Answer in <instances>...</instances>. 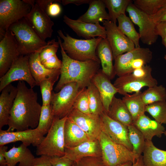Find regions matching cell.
Listing matches in <instances>:
<instances>
[{
  "label": "cell",
  "mask_w": 166,
  "mask_h": 166,
  "mask_svg": "<svg viewBox=\"0 0 166 166\" xmlns=\"http://www.w3.org/2000/svg\"><path fill=\"white\" fill-rule=\"evenodd\" d=\"M91 0H62L61 3L64 5L73 4L78 6L84 4H89Z\"/></svg>",
  "instance_id": "49"
},
{
  "label": "cell",
  "mask_w": 166,
  "mask_h": 166,
  "mask_svg": "<svg viewBox=\"0 0 166 166\" xmlns=\"http://www.w3.org/2000/svg\"><path fill=\"white\" fill-rule=\"evenodd\" d=\"M20 55L17 41L12 32L8 30L0 42V77L9 70Z\"/></svg>",
  "instance_id": "16"
},
{
  "label": "cell",
  "mask_w": 166,
  "mask_h": 166,
  "mask_svg": "<svg viewBox=\"0 0 166 166\" xmlns=\"http://www.w3.org/2000/svg\"><path fill=\"white\" fill-rule=\"evenodd\" d=\"M81 89L77 83L73 82L65 84L57 93L53 91L50 104L54 117L62 118L67 116Z\"/></svg>",
  "instance_id": "10"
},
{
  "label": "cell",
  "mask_w": 166,
  "mask_h": 166,
  "mask_svg": "<svg viewBox=\"0 0 166 166\" xmlns=\"http://www.w3.org/2000/svg\"><path fill=\"white\" fill-rule=\"evenodd\" d=\"M162 43L166 48V37L162 38ZM164 58L166 60V54L165 55Z\"/></svg>",
  "instance_id": "53"
},
{
  "label": "cell",
  "mask_w": 166,
  "mask_h": 166,
  "mask_svg": "<svg viewBox=\"0 0 166 166\" xmlns=\"http://www.w3.org/2000/svg\"><path fill=\"white\" fill-rule=\"evenodd\" d=\"M30 26L43 41L51 37L54 22L46 11L35 2L30 13L25 18Z\"/></svg>",
  "instance_id": "15"
},
{
  "label": "cell",
  "mask_w": 166,
  "mask_h": 166,
  "mask_svg": "<svg viewBox=\"0 0 166 166\" xmlns=\"http://www.w3.org/2000/svg\"><path fill=\"white\" fill-rule=\"evenodd\" d=\"M126 11L133 23L139 27L142 42L148 45L155 43L158 37L155 33L156 24L151 17L137 8L132 2L128 7Z\"/></svg>",
  "instance_id": "11"
},
{
  "label": "cell",
  "mask_w": 166,
  "mask_h": 166,
  "mask_svg": "<svg viewBox=\"0 0 166 166\" xmlns=\"http://www.w3.org/2000/svg\"><path fill=\"white\" fill-rule=\"evenodd\" d=\"M7 149V147L5 145L0 146V165H7L4 154Z\"/></svg>",
  "instance_id": "51"
},
{
  "label": "cell",
  "mask_w": 166,
  "mask_h": 166,
  "mask_svg": "<svg viewBox=\"0 0 166 166\" xmlns=\"http://www.w3.org/2000/svg\"><path fill=\"white\" fill-rule=\"evenodd\" d=\"M145 112L148 113L159 123L166 124V101L156 102L146 105Z\"/></svg>",
  "instance_id": "40"
},
{
  "label": "cell",
  "mask_w": 166,
  "mask_h": 166,
  "mask_svg": "<svg viewBox=\"0 0 166 166\" xmlns=\"http://www.w3.org/2000/svg\"><path fill=\"white\" fill-rule=\"evenodd\" d=\"M151 17L156 24L166 21V4L160 8L155 14Z\"/></svg>",
  "instance_id": "45"
},
{
  "label": "cell",
  "mask_w": 166,
  "mask_h": 166,
  "mask_svg": "<svg viewBox=\"0 0 166 166\" xmlns=\"http://www.w3.org/2000/svg\"><path fill=\"white\" fill-rule=\"evenodd\" d=\"M128 138L132 146V152L139 156L143 153L145 139L141 132L133 124L128 126Z\"/></svg>",
  "instance_id": "36"
},
{
  "label": "cell",
  "mask_w": 166,
  "mask_h": 166,
  "mask_svg": "<svg viewBox=\"0 0 166 166\" xmlns=\"http://www.w3.org/2000/svg\"><path fill=\"white\" fill-rule=\"evenodd\" d=\"M87 89L91 113L100 115L105 111L99 93L92 82L87 87Z\"/></svg>",
  "instance_id": "37"
},
{
  "label": "cell",
  "mask_w": 166,
  "mask_h": 166,
  "mask_svg": "<svg viewBox=\"0 0 166 166\" xmlns=\"http://www.w3.org/2000/svg\"><path fill=\"white\" fill-rule=\"evenodd\" d=\"M111 118L127 126L133 124L131 113L122 99L114 96L107 113Z\"/></svg>",
  "instance_id": "31"
},
{
  "label": "cell",
  "mask_w": 166,
  "mask_h": 166,
  "mask_svg": "<svg viewBox=\"0 0 166 166\" xmlns=\"http://www.w3.org/2000/svg\"><path fill=\"white\" fill-rule=\"evenodd\" d=\"M23 143L17 147L14 146L4 152V156L8 166H33L35 158L30 150Z\"/></svg>",
  "instance_id": "23"
},
{
  "label": "cell",
  "mask_w": 166,
  "mask_h": 166,
  "mask_svg": "<svg viewBox=\"0 0 166 166\" xmlns=\"http://www.w3.org/2000/svg\"><path fill=\"white\" fill-rule=\"evenodd\" d=\"M47 45L41 50L39 57L41 63L46 68L60 69L62 61L58 59L56 53L59 46L55 39L47 42Z\"/></svg>",
  "instance_id": "29"
},
{
  "label": "cell",
  "mask_w": 166,
  "mask_h": 166,
  "mask_svg": "<svg viewBox=\"0 0 166 166\" xmlns=\"http://www.w3.org/2000/svg\"><path fill=\"white\" fill-rule=\"evenodd\" d=\"M92 83L97 89L101 96L104 111L107 113L115 95L118 93L117 89L110 79L100 69L93 77Z\"/></svg>",
  "instance_id": "20"
},
{
  "label": "cell",
  "mask_w": 166,
  "mask_h": 166,
  "mask_svg": "<svg viewBox=\"0 0 166 166\" xmlns=\"http://www.w3.org/2000/svg\"><path fill=\"white\" fill-rule=\"evenodd\" d=\"M73 108L85 114H91L89 108L87 88L81 89L75 100Z\"/></svg>",
  "instance_id": "42"
},
{
  "label": "cell",
  "mask_w": 166,
  "mask_h": 166,
  "mask_svg": "<svg viewBox=\"0 0 166 166\" xmlns=\"http://www.w3.org/2000/svg\"><path fill=\"white\" fill-rule=\"evenodd\" d=\"M96 54L100 60L102 70L110 79L115 75L112 50L106 38L102 39L98 44L96 50Z\"/></svg>",
  "instance_id": "27"
},
{
  "label": "cell",
  "mask_w": 166,
  "mask_h": 166,
  "mask_svg": "<svg viewBox=\"0 0 166 166\" xmlns=\"http://www.w3.org/2000/svg\"><path fill=\"white\" fill-rule=\"evenodd\" d=\"M0 96V129L8 125L10 113L17 96V87L10 84L1 91Z\"/></svg>",
  "instance_id": "22"
},
{
  "label": "cell",
  "mask_w": 166,
  "mask_h": 166,
  "mask_svg": "<svg viewBox=\"0 0 166 166\" xmlns=\"http://www.w3.org/2000/svg\"><path fill=\"white\" fill-rule=\"evenodd\" d=\"M60 74L56 75L42 81L39 84L41 93L42 105L50 104L53 86Z\"/></svg>",
  "instance_id": "41"
},
{
  "label": "cell",
  "mask_w": 166,
  "mask_h": 166,
  "mask_svg": "<svg viewBox=\"0 0 166 166\" xmlns=\"http://www.w3.org/2000/svg\"><path fill=\"white\" fill-rule=\"evenodd\" d=\"M164 134L166 136V131H165L164 133Z\"/></svg>",
  "instance_id": "56"
},
{
  "label": "cell",
  "mask_w": 166,
  "mask_h": 166,
  "mask_svg": "<svg viewBox=\"0 0 166 166\" xmlns=\"http://www.w3.org/2000/svg\"><path fill=\"white\" fill-rule=\"evenodd\" d=\"M62 57L60 77L54 88L58 92L66 84L77 83L81 89L87 88L99 70L100 63L93 60L80 61L69 57L64 50L60 38L57 36Z\"/></svg>",
  "instance_id": "2"
},
{
  "label": "cell",
  "mask_w": 166,
  "mask_h": 166,
  "mask_svg": "<svg viewBox=\"0 0 166 166\" xmlns=\"http://www.w3.org/2000/svg\"><path fill=\"white\" fill-rule=\"evenodd\" d=\"M152 68L148 65L137 69L132 73L118 77L113 85L118 93L124 96L133 92H138L144 87L157 85V80L152 75Z\"/></svg>",
  "instance_id": "4"
},
{
  "label": "cell",
  "mask_w": 166,
  "mask_h": 166,
  "mask_svg": "<svg viewBox=\"0 0 166 166\" xmlns=\"http://www.w3.org/2000/svg\"><path fill=\"white\" fill-rule=\"evenodd\" d=\"M65 148H73L90 140L85 132L67 117L64 129Z\"/></svg>",
  "instance_id": "25"
},
{
  "label": "cell",
  "mask_w": 166,
  "mask_h": 166,
  "mask_svg": "<svg viewBox=\"0 0 166 166\" xmlns=\"http://www.w3.org/2000/svg\"><path fill=\"white\" fill-rule=\"evenodd\" d=\"M117 21L118 26L120 30L133 43L135 48L140 47V34L136 30L130 18L125 14H122L118 17Z\"/></svg>",
  "instance_id": "33"
},
{
  "label": "cell",
  "mask_w": 166,
  "mask_h": 166,
  "mask_svg": "<svg viewBox=\"0 0 166 166\" xmlns=\"http://www.w3.org/2000/svg\"><path fill=\"white\" fill-rule=\"evenodd\" d=\"M63 22L79 37L89 39L96 37L106 38L105 27L99 22L92 24L71 19L66 15L63 17Z\"/></svg>",
  "instance_id": "19"
},
{
  "label": "cell",
  "mask_w": 166,
  "mask_h": 166,
  "mask_svg": "<svg viewBox=\"0 0 166 166\" xmlns=\"http://www.w3.org/2000/svg\"><path fill=\"white\" fill-rule=\"evenodd\" d=\"M141 97L146 105L156 102L166 101V89L162 85L148 87L142 92Z\"/></svg>",
  "instance_id": "35"
},
{
  "label": "cell",
  "mask_w": 166,
  "mask_h": 166,
  "mask_svg": "<svg viewBox=\"0 0 166 166\" xmlns=\"http://www.w3.org/2000/svg\"><path fill=\"white\" fill-rule=\"evenodd\" d=\"M72 166H77L76 163L74 162Z\"/></svg>",
  "instance_id": "55"
},
{
  "label": "cell",
  "mask_w": 166,
  "mask_h": 166,
  "mask_svg": "<svg viewBox=\"0 0 166 166\" xmlns=\"http://www.w3.org/2000/svg\"><path fill=\"white\" fill-rule=\"evenodd\" d=\"M66 116L54 117L52 125L42 142L37 147L36 154L49 157L62 156L65 154L64 129Z\"/></svg>",
  "instance_id": "6"
},
{
  "label": "cell",
  "mask_w": 166,
  "mask_h": 166,
  "mask_svg": "<svg viewBox=\"0 0 166 166\" xmlns=\"http://www.w3.org/2000/svg\"><path fill=\"white\" fill-rule=\"evenodd\" d=\"M0 166H8L7 165H0Z\"/></svg>",
  "instance_id": "57"
},
{
  "label": "cell",
  "mask_w": 166,
  "mask_h": 166,
  "mask_svg": "<svg viewBox=\"0 0 166 166\" xmlns=\"http://www.w3.org/2000/svg\"><path fill=\"white\" fill-rule=\"evenodd\" d=\"M18 92L12 108L7 130L20 131L36 128L42 106L38 101L36 92L27 87L25 81H18Z\"/></svg>",
  "instance_id": "1"
},
{
  "label": "cell",
  "mask_w": 166,
  "mask_h": 166,
  "mask_svg": "<svg viewBox=\"0 0 166 166\" xmlns=\"http://www.w3.org/2000/svg\"><path fill=\"white\" fill-rule=\"evenodd\" d=\"M98 139L101 157L106 166H119L129 162L133 164L140 156L125 146L114 142L102 131Z\"/></svg>",
  "instance_id": "7"
},
{
  "label": "cell",
  "mask_w": 166,
  "mask_h": 166,
  "mask_svg": "<svg viewBox=\"0 0 166 166\" xmlns=\"http://www.w3.org/2000/svg\"><path fill=\"white\" fill-rule=\"evenodd\" d=\"M12 31L17 41L20 55H28L43 49L47 43L43 40L25 18L11 25Z\"/></svg>",
  "instance_id": "5"
},
{
  "label": "cell",
  "mask_w": 166,
  "mask_h": 166,
  "mask_svg": "<svg viewBox=\"0 0 166 166\" xmlns=\"http://www.w3.org/2000/svg\"><path fill=\"white\" fill-rule=\"evenodd\" d=\"M100 116L101 131L114 142L132 151V147L128 138V126L111 118L105 111Z\"/></svg>",
  "instance_id": "14"
},
{
  "label": "cell",
  "mask_w": 166,
  "mask_h": 166,
  "mask_svg": "<svg viewBox=\"0 0 166 166\" xmlns=\"http://www.w3.org/2000/svg\"><path fill=\"white\" fill-rule=\"evenodd\" d=\"M143 153L144 166H166V151L157 148L152 141L145 140Z\"/></svg>",
  "instance_id": "30"
},
{
  "label": "cell",
  "mask_w": 166,
  "mask_h": 166,
  "mask_svg": "<svg viewBox=\"0 0 166 166\" xmlns=\"http://www.w3.org/2000/svg\"><path fill=\"white\" fill-rule=\"evenodd\" d=\"M141 93L140 91L131 95L127 94L122 99L131 115L133 122L145 112L146 105L142 99Z\"/></svg>",
  "instance_id": "32"
},
{
  "label": "cell",
  "mask_w": 166,
  "mask_h": 166,
  "mask_svg": "<svg viewBox=\"0 0 166 166\" xmlns=\"http://www.w3.org/2000/svg\"><path fill=\"white\" fill-rule=\"evenodd\" d=\"M133 4L139 10L151 17L166 4V0H134Z\"/></svg>",
  "instance_id": "39"
},
{
  "label": "cell",
  "mask_w": 166,
  "mask_h": 166,
  "mask_svg": "<svg viewBox=\"0 0 166 166\" xmlns=\"http://www.w3.org/2000/svg\"><path fill=\"white\" fill-rule=\"evenodd\" d=\"M57 32L63 40L61 45L64 50L71 58L80 61L93 60L101 63L96 50L102 38L79 39L72 37L67 34L65 35L61 30H58Z\"/></svg>",
  "instance_id": "3"
},
{
  "label": "cell",
  "mask_w": 166,
  "mask_h": 166,
  "mask_svg": "<svg viewBox=\"0 0 166 166\" xmlns=\"http://www.w3.org/2000/svg\"><path fill=\"white\" fill-rule=\"evenodd\" d=\"M132 166H144L143 156L141 155L136 161L133 164Z\"/></svg>",
  "instance_id": "52"
},
{
  "label": "cell",
  "mask_w": 166,
  "mask_h": 166,
  "mask_svg": "<svg viewBox=\"0 0 166 166\" xmlns=\"http://www.w3.org/2000/svg\"><path fill=\"white\" fill-rule=\"evenodd\" d=\"M103 23L106 31V38L112 50L114 59L135 48L133 43L122 33L116 23L107 20H104Z\"/></svg>",
  "instance_id": "13"
},
{
  "label": "cell",
  "mask_w": 166,
  "mask_h": 166,
  "mask_svg": "<svg viewBox=\"0 0 166 166\" xmlns=\"http://www.w3.org/2000/svg\"><path fill=\"white\" fill-rule=\"evenodd\" d=\"M152 58V53L149 48H135L114 59L115 74L120 77L131 73L135 69L148 65Z\"/></svg>",
  "instance_id": "8"
},
{
  "label": "cell",
  "mask_w": 166,
  "mask_h": 166,
  "mask_svg": "<svg viewBox=\"0 0 166 166\" xmlns=\"http://www.w3.org/2000/svg\"><path fill=\"white\" fill-rule=\"evenodd\" d=\"M55 2L61 3V0H35V2L39 5L45 11L48 6L50 3Z\"/></svg>",
  "instance_id": "50"
},
{
  "label": "cell",
  "mask_w": 166,
  "mask_h": 166,
  "mask_svg": "<svg viewBox=\"0 0 166 166\" xmlns=\"http://www.w3.org/2000/svg\"><path fill=\"white\" fill-rule=\"evenodd\" d=\"M44 137L37 128L15 132L0 129V146L20 141L27 147L31 144L37 147Z\"/></svg>",
  "instance_id": "18"
},
{
  "label": "cell",
  "mask_w": 166,
  "mask_h": 166,
  "mask_svg": "<svg viewBox=\"0 0 166 166\" xmlns=\"http://www.w3.org/2000/svg\"><path fill=\"white\" fill-rule=\"evenodd\" d=\"M33 166H52L49 159V157L45 156H41L39 157L35 158Z\"/></svg>",
  "instance_id": "47"
},
{
  "label": "cell",
  "mask_w": 166,
  "mask_h": 166,
  "mask_svg": "<svg viewBox=\"0 0 166 166\" xmlns=\"http://www.w3.org/2000/svg\"><path fill=\"white\" fill-rule=\"evenodd\" d=\"M64 156L74 162L87 156L101 157V146L99 140H90L75 147L65 148Z\"/></svg>",
  "instance_id": "21"
},
{
  "label": "cell",
  "mask_w": 166,
  "mask_h": 166,
  "mask_svg": "<svg viewBox=\"0 0 166 166\" xmlns=\"http://www.w3.org/2000/svg\"><path fill=\"white\" fill-rule=\"evenodd\" d=\"M32 6L25 0H0V37L2 39L10 26L30 13Z\"/></svg>",
  "instance_id": "9"
},
{
  "label": "cell",
  "mask_w": 166,
  "mask_h": 166,
  "mask_svg": "<svg viewBox=\"0 0 166 166\" xmlns=\"http://www.w3.org/2000/svg\"><path fill=\"white\" fill-rule=\"evenodd\" d=\"M133 124L141 132L145 140L152 141L156 136L160 138L165 131V128L156 120L151 119L144 114L140 116Z\"/></svg>",
  "instance_id": "26"
},
{
  "label": "cell",
  "mask_w": 166,
  "mask_h": 166,
  "mask_svg": "<svg viewBox=\"0 0 166 166\" xmlns=\"http://www.w3.org/2000/svg\"><path fill=\"white\" fill-rule=\"evenodd\" d=\"M67 117L78 125L87 135L89 140H98L101 132L100 115L82 113L73 108Z\"/></svg>",
  "instance_id": "17"
},
{
  "label": "cell",
  "mask_w": 166,
  "mask_h": 166,
  "mask_svg": "<svg viewBox=\"0 0 166 166\" xmlns=\"http://www.w3.org/2000/svg\"><path fill=\"white\" fill-rule=\"evenodd\" d=\"M155 33L161 38L166 37V21L156 24Z\"/></svg>",
  "instance_id": "48"
},
{
  "label": "cell",
  "mask_w": 166,
  "mask_h": 166,
  "mask_svg": "<svg viewBox=\"0 0 166 166\" xmlns=\"http://www.w3.org/2000/svg\"><path fill=\"white\" fill-rule=\"evenodd\" d=\"M46 12L49 16L56 17L61 13V8L58 4L52 2L48 6Z\"/></svg>",
  "instance_id": "46"
},
{
  "label": "cell",
  "mask_w": 166,
  "mask_h": 166,
  "mask_svg": "<svg viewBox=\"0 0 166 166\" xmlns=\"http://www.w3.org/2000/svg\"><path fill=\"white\" fill-rule=\"evenodd\" d=\"M75 162L77 166H106L101 157H84Z\"/></svg>",
  "instance_id": "43"
},
{
  "label": "cell",
  "mask_w": 166,
  "mask_h": 166,
  "mask_svg": "<svg viewBox=\"0 0 166 166\" xmlns=\"http://www.w3.org/2000/svg\"><path fill=\"white\" fill-rule=\"evenodd\" d=\"M16 81H25L32 88L37 85L30 71L28 55H20L7 72L0 77V92L7 85Z\"/></svg>",
  "instance_id": "12"
},
{
  "label": "cell",
  "mask_w": 166,
  "mask_h": 166,
  "mask_svg": "<svg viewBox=\"0 0 166 166\" xmlns=\"http://www.w3.org/2000/svg\"><path fill=\"white\" fill-rule=\"evenodd\" d=\"M42 49L28 55L30 71L38 86L39 85L43 80L60 74V69H48L42 65L39 57L40 52Z\"/></svg>",
  "instance_id": "24"
},
{
  "label": "cell",
  "mask_w": 166,
  "mask_h": 166,
  "mask_svg": "<svg viewBox=\"0 0 166 166\" xmlns=\"http://www.w3.org/2000/svg\"><path fill=\"white\" fill-rule=\"evenodd\" d=\"M133 163L131 162H129L123 164L119 166H132Z\"/></svg>",
  "instance_id": "54"
},
{
  "label": "cell",
  "mask_w": 166,
  "mask_h": 166,
  "mask_svg": "<svg viewBox=\"0 0 166 166\" xmlns=\"http://www.w3.org/2000/svg\"><path fill=\"white\" fill-rule=\"evenodd\" d=\"M49 159L52 166H72L74 162L64 156L49 157Z\"/></svg>",
  "instance_id": "44"
},
{
  "label": "cell",
  "mask_w": 166,
  "mask_h": 166,
  "mask_svg": "<svg viewBox=\"0 0 166 166\" xmlns=\"http://www.w3.org/2000/svg\"><path fill=\"white\" fill-rule=\"evenodd\" d=\"M87 11L77 20L86 23L95 24L104 20L110 21L103 0H91Z\"/></svg>",
  "instance_id": "28"
},
{
  "label": "cell",
  "mask_w": 166,
  "mask_h": 166,
  "mask_svg": "<svg viewBox=\"0 0 166 166\" xmlns=\"http://www.w3.org/2000/svg\"><path fill=\"white\" fill-rule=\"evenodd\" d=\"M109 11L110 21L116 23L118 17L125 14L129 5L133 2L131 0H103Z\"/></svg>",
  "instance_id": "34"
},
{
  "label": "cell",
  "mask_w": 166,
  "mask_h": 166,
  "mask_svg": "<svg viewBox=\"0 0 166 166\" xmlns=\"http://www.w3.org/2000/svg\"><path fill=\"white\" fill-rule=\"evenodd\" d=\"M54 117L51 104L42 105L39 123L36 128L43 136L48 132L52 125Z\"/></svg>",
  "instance_id": "38"
}]
</instances>
